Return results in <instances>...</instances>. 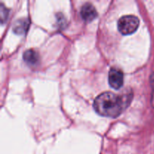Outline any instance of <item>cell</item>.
<instances>
[{
    "instance_id": "6da1fadb",
    "label": "cell",
    "mask_w": 154,
    "mask_h": 154,
    "mask_svg": "<svg viewBox=\"0 0 154 154\" xmlns=\"http://www.w3.org/2000/svg\"><path fill=\"white\" fill-rule=\"evenodd\" d=\"M132 99L131 93L118 95L111 92H105L96 98L93 108L96 112L102 117L115 118L128 108Z\"/></svg>"
},
{
    "instance_id": "7a4b0ae2",
    "label": "cell",
    "mask_w": 154,
    "mask_h": 154,
    "mask_svg": "<svg viewBox=\"0 0 154 154\" xmlns=\"http://www.w3.org/2000/svg\"><path fill=\"white\" fill-rule=\"evenodd\" d=\"M139 26V19L134 15H125L119 19L117 28L121 34L127 35L136 32Z\"/></svg>"
},
{
    "instance_id": "3957f363",
    "label": "cell",
    "mask_w": 154,
    "mask_h": 154,
    "mask_svg": "<svg viewBox=\"0 0 154 154\" xmlns=\"http://www.w3.org/2000/svg\"><path fill=\"white\" fill-rule=\"evenodd\" d=\"M123 73L117 68H112L108 73V83L114 90H119L123 87Z\"/></svg>"
},
{
    "instance_id": "277c9868",
    "label": "cell",
    "mask_w": 154,
    "mask_h": 154,
    "mask_svg": "<svg viewBox=\"0 0 154 154\" xmlns=\"http://www.w3.org/2000/svg\"><path fill=\"white\" fill-rule=\"evenodd\" d=\"M81 16L86 22H91L97 17L98 13L93 5L90 3H85L81 9Z\"/></svg>"
},
{
    "instance_id": "5b68a950",
    "label": "cell",
    "mask_w": 154,
    "mask_h": 154,
    "mask_svg": "<svg viewBox=\"0 0 154 154\" xmlns=\"http://www.w3.org/2000/svg\"><path fill=\"white\" fill-rule=\"evenodd\" d=\"M29 20L27 19V18H21V19L17 20L14 23L12 30H13L14 32L17 35H23L29 29Z\"/></svg>"
},
{
    "instance_id": "8992f818",
    "label": "cell",
    "mask_w": 154,
    "mask_h": 154,
    "mask_svg": "<svg viewBox=\"0 0 154 154\" xmlns=\"http://www.w3.org/2000/svg\"><path fill=\"white\" fill-rule=\"evenodd\" d=\"M23 58L24 61L28 65H30V66L36 65L39 62V60H40L38 53L36 52L35 50L32 49L27 50L26 51H25L23 56Z\"/></svg>"
},
{
    "instance_id": "52a82bcc",
    "label": "cell",
    "mask_w": 154,
    "mask_h": 154,
    "mask_svg": "<svg viewBox=\"0 0 154 154\" xmlns=\"http://www.w3.org/2000/svg\"><path fill=\"white\" fill-rule=\"evenodd\" d=\"M0 16H1V23L2 24L4 23L8 19V10L5 7V5L3 4H1L0 6Z\"/></svg>"
},
{
    "instance_id": "ba28073f",
    "label": "cell",
    "mask_w": 154,
    "mask_h": 154,
    "mask_svg": "<svg viewBox=\"0 0 154 154\" xmlns=\"http://www.w3.org/2000/svg\"><path fill=\"white\" fill-rule=\"evenodd\" d=\"M150 83H151L152 89H153V91H152V97H151V104L154 107V73L151 75L150 77Z\"/></svg>"
}]
</instances>
